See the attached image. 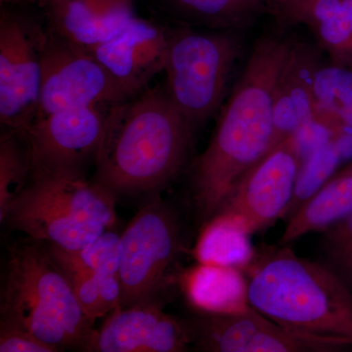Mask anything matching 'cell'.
I'll use <instances>...</instances> for the list:
<instances>
[{
  "instance_id": "6da1fadb",
  "label": "cell",
  "mask_w": 352,
  "mask_h": 352,
  "mask_svg": "<svg viewBox=\"0 0 352 352\" xmlns=\"http://www.w3.org/2000/svg\"><path fill=\"white\" fill-rule=\"evenodd\" d=\"M291 44L277 36H263L256 43L207 149L194 164L191 201L205 224L241 178L276 145L275 87Z\"/></svg>"
},
{
  "instance_id": "7a4b0ae2",
  "label": "cell",
  "mask_w": 352,
  "mask_h": 352,
  "mask_svg": "<svg viewBox=\"0 0 352 352\" xmlns=\"http://www.w3.org/2000/svg\"><path fill=\"white\" fill-rule=\"evenodd\" d=\"M192 135L166 89L141 91L109 110L94 182L116 199L159 194L182 170Z\"/></svg>"
},
{
  "instance_id": "3957f363",
  "label": "cell",
  "mask_w": 352,
  "mask_h": 352,
  "mask_svg": "<svg viewBox=\"0 0 352 352\" xmlns=\"http://www.w3.org/2000/svg\"><path fill=\"white\" fill-rule=\"evenodd\" d=\"M240 270L248 303L264 316L293 332L352 346V293L327 264L279 245L254 252Z\"/></svg>"
},
{
  "instance_id": "277c9868",
  "label": "cell",
  "mask_w": 352,
  "mask_h": 352,
  "mask_svg": "<svg viewBox=\"0 0 352 352\" xmlns=\"http://www.w3.org/2000/svg\"><path fill=\"white\" fill-rule=\"evenodd\" d=\"M0 312L59 351H83L95 330L47 245L31 238L9 247Z\"/></svg>"
},
{
  "instance_id": "5b68a950",
  "label": "cell",
  "mask_w": 352,
  "mask_h": 352,
  "mask_svg": "<svg viewBox=\"0 0 352 352\" xmlns=\"http://www.w3.org/2000/svg\"><path fill=\"white\" fill-rule=\"evenodd\" d=\"M117 199L82 171L31 176L2 223L32 240L75 252L117 223Z\"/></svg>"
},
{
  "instance_id": "8992f818",
  "label": "cell",
  "mask_w": 352,
  "mask_h": 352,
  "mask_svg": "<svg viewBox=\"0 0 352 352\" xmlns=\"http://www.w3.org/2000/svg\"><path fill=\"white\" fill-rule=\"evenodd\" d=\"M184 251L179 217L159 194L152 195L122 234L120 308L164 305Z\"/></svg>"
},
{
  "instance_id": "52a82bcc",
  "label": "cell",
  "mask_w": 352,
  "mask_h": 352,
  "mask_svg": "<svg viewBox=\"0 0 352 352\" xmlns=\"http://www.w3.org/2000/svg\"><path fill=\"white\" fill-rule=\"evenodd\" d=\"M235 34L182 29L168 36L166 91L193 129L223 102L241 52Z\"/></svg>"
},
{
  "instance_id": "ba28073f",
  "label": "cell",
  "mask_w": 352,
  "mask_h": 352,
  "mask_svg": "<svg viewBox=\"0 0 352 352\" xmlns=\"http://www.w3.org/2000/svg\"><path fill=\"white\" fill-rule=\"evenodd\" d=\"M41 56V97L36 119L67 109L113 106L135 96L87 48L52 31L43 34Z\"/></svg>"
},
{
  "instance_id": "9c48e42d",
  "label": "cell",
  "mask_w": 352,
  "mask_h": 352,
  "mask_svg": "<svg viewBox=\"0 0 352 352\" xmlns=\"http://www.w3.org/2000/svg\"><path fill=\"white\" fill-rule=\"evenodd\" d=\"M302 162L298 134L284 139L241 178L212 219L230 224L248 235L284 219Z\"/></svg>"
},
{
  "instance_id": "30bf717a",
  "label": "cell",
  "mask_w": 352,
  "mask_h": 352,
  "mask_svg": "<svg viewBox=\"0 0 352 352\" xmlns=\"http://www.w3.org/2000/svg\"><path fill=\"white\" fill-rule=\"evenodd\" d=\"M197 310L189 319L192 349L207 352H327L351 347L340 340L293 332L250 305L231 311Z\"/></svg>"
},
{
  "instance_id": "8fae6325",
  "label": "cell",
  "mask_w": 352,
  "mask_h": 352,
  "mask_svg": "<svg viewBox=\"0 0 352 352\" xmlns=\"http://www.w3.org/2000/svg\"><path fill=\"white\" fill-rule=\"evenodd\" d=\"M111 107L67 109L34 120L21 134L29 151L32 175L82 171L83 164L96 157Z\"/></svg>"
},
{
  "instance_id": "7c38bea8",
  "label": "cell",
  "mask_w": 352,
  "mask_h": 352,
  "mask_svg": "<svg viewBox=\"0 0 352 352\" xmlns=\"http://www.w3.org/2000/svg\"><path fill=\"white\" fill-rule=\"evenodd\" d=\"M25 21L0 19V122L22 134L36 119L41 87V41Z\"/></svg>"
},
{
  "instance_id": "4fadbf2b",
  "label": "cell",
  "mask_w": 352,
  "mask_h": 352,
  "mask_svg": "<svg viewBox=\"0 0 352 352\" xmlns=\"http://www.w3.org/2000/svg\"><path fill=\"white\" fill-rule=\"evenodd\" d=\"M162 308L163 305L145 303L111 312L83 351H188L193 346L189 320L164 314Z\"/></svg>"
},
{
  "instance_id": "5bb4252c",
  "label": "cell",
  "mask_w": 352,
  "mask_h": 352,
  "mask_svg": "<svg viewBox=\"0 0 352 352\" xmlns=\"http://www.w3.org/2000/svg\"><path fill=\"white\" fill-rule=\"evenodd\" d=\"M168 36L155 23L134 17L115 38L87 50L120 85L136 95L164 72Z\"/></svg>"
},
{
  "instance_id": "9a60e30c",
  "label": "cell",
  "mask_w": 352,
  "mask_h": 352,
  "mask_svg": "<svg viewBox=\"0 0 352 352\" xmlns=\"http://www.w3.org/2000/svg\"><path fill=\"white\" fill-rule=\"evenodd\" d=\"M320 66L314 48L292 41L275 87L276 145L316 122L318 106L315 78Z\"/></svg>"
},
{
  "instance_id": "2e32d148",
  "label": "cell",
  "mask_w": 352,
  "mask_h": 352,
  "mask_svg": "<svg viewBox=\"0 0 352 352\" xmlns=\"http://www.w3.org/2000/svg\"><path fill=\"white\" fill-rule=\"evenodd\" d=\"M133 0H57L50 2L51 31L82 47L105 43L135 16Z\"/></svg>"
},
{
  "instance_id": "e0dca14e",
  "label": "cell",
  "mask_w": 352,
  "mask_h": 352,
  "mask_svg": "<svg viewBox=\"0 0 352 352\" xmlns=\"http://www.w3.org/2000/svg\"><path fill=\"white\" fill-rule=\"evenodd\" d=\"M273 12L307 27L333 64L352 68V0H298Z\"/></svg>"
},
{
  "instance_id": "ac0fdd59",
  "label": "cell",
  "mask_w": 352,
  "mask_h": 352,
  "mask_svg": "<svg viewBox=\"0 0 352 352\" xmlns=\"http://www.w3.org/2000/svg\"><path fill=\"white\" fill-rule=\"evenodd\" d=\"M351 212L352 160L287 220L279 245H288L308 233L322 232Z\"/></svg>"
},
{
  "instance_id": "d6986e66",
  "label": "cell",
  "mask_w": 352,
  "mask_h": 352,
  "mask_svg": "<svg viewBox=\"0 0 352 352\" xmlns=\"http://www.w3.org/2000/svg\"><path fill=\"white\" fill-rule=\"evenodd\" d=\"M192 307L205 311H231L249 305L242 270L234 266L200 263L183 278Z\"/></svg>"
},
{
  "instance_id": "ffe728a7",
  "label": "cell",
  "mask_w": 352,
  "mask_h": 352,
  "mask_svg": "<svg viewBox=\"0 0 352 352\" xmlns=\"http://www.w3.org/2000/svg\"><path fill=\"white\" fill-rule=\"evenodd\" d=\"M178 17L212 31L238 32L267 10L266 0H163Z\"/></svg>"
},
{
  "instance_id": "44dd1931",
  "label": "cell",
  "mask_w": 352,
  "mask_h": 352,
  "mask_svg": "<svg viewBox=\"0 0 352 352\" xmlns=\"http://www.w3.org/2000/svg\"><path fill=\"white\" fill-rule=\"evenodd\" d=\"M318 117L336 134L352 132V68L320 66L315 78Z\"/></svg>"
},
{
  "instance_id": "7402d4cb",
  "label": "cell",
  "mask_w": 352,
  "mask_h": 352,
  "mask_svg": "<svg viewBox=\"0 0 352 352\" xmlns=\"http://www.w3.org/2000/svg\"><path fill=\"white\" fill-rule=\"evenodd\" d=\"M248 234L230 224L212 219L204 224L195 248L200 263L242 268L254 256Z\"/></svg>"
},
{
  "instance_id": "603a6c76",
  "label": "cell",
  "mask_w": 352,
  "mask_h": 352,
  "mask_svg": "<svg viewBox=\"0 0 352 352\" xmlns=\"http://www.w3.org/2000/svg\"><path fill=\"white\" fill-rule=\"evenodd\" d=\"M344 160L342 148L335 136L317 146L302 160L296 179L295 193L288 212L285 215V221L291 219L298 208L321 189L331 176L339 170Z\"/></svg>"
},
{
  "instance_id": "cb8c5ba5",
  "label": "cell",
  "mask_w": 352,
  "mask_h": 352,
  "mask_svg": "<svg viewBox=\"0 0 352 352\" xmlns=\"http://www.w3.org/2000/svg\"><path fill=\"white\" fill-rule=\"evenodd\" d=\"M31 162L24 138L6 131L0 138V221L31 179Z\"/></svg>"
},
{
  "instance_id": "d4e9b609",
  "label": "cell",
  "mask_w": 352,
  "mask_h": 352,
  "mask_svg": "<svg viewBox=\"0 0 352 352\" xmlns=\"http://www.w3.org/2000/svg\"><path fill=\"white\" fill-rule=\"evenodd\" d=\"M78 265L91 271L97 278L119 277L122 256V234L115 227L78 251H65Z\"/></svg>"
},
{
  "instance_id": "484cf974",
  "label": "cell",
  "mask_w": 352,
  "mask_h": 352,
  "mask_svg": "<svg viewBox=\"0 0 352 352\" xmlns=\"http://www.w3.org/2000/svg\"><path fill=\"white\" fill-rule=\"evenodd\" d=\"M46 245L53 258L68 277L76 298L88 318L95 321L97 318L109 314L107 308L102 300L98 281L94 273L72 261L66 252L60 248Z\"/></svg>"
},
{
  "instance_id": "4316f807",
  "label": "cell",
  "mask_w": 352,
  "mask_h": 352,
  "mask_svg": "<svg viewBox=\"0 0 352 352\" xmlns=\"http://www.w3.org/2000/svg\"><path fill=\"white\" fill-rule=\"evenodd\" d=\"M326 264L352 293V212L322 231Z\"/></svg>"
},
{
  "instance_id": "83f0119b",
  "label": "cell",
  "mask_w": 352,
  "mask_h": 352,
  "mask_svg": "<svg viewBox=\"0 0 352 352\" xmlns=\"http://www.w3.org/2000/svg\"><path fill=\"white\" fill-rule=\"evenodd\" d=\"M0 351L57 352V349L38 339L34 333L6 321L0 322Z\"/></svg>"
},
{
  "instance_id": "f1b7e54d",
  "label": "cell",
  "mask_w": 352,
  "mask_h": 352,
  "mask_svg": "<svg viewBox=\"0 0 352 352\" xmlns=\"http://www.w3.org/2000/svg\"><path fill=\"white\" fill-rule=\"evenodd\" d=\"M270 10H276L280 7L287 6V4L293 3L298 0H266Z\"/></svg>"
},
{
  "instance_id": "f546056e",
  "label": "cell",
  "mask_w": 352,
  "mask_h": 352,
  "mask_svg": "<svg viewBox=\"0 0 352 352\" xmlns=\"http://www.w3.org/2000/svg\"><path fill=\"white\" fill-rule=\"evenodd\" d=\"M16 1H18V0H16ZM28 1H41L47 2V3H50V2L57 1V0H28Z\"/></svg>"
},
{
  "instance_id": "4dcf8cb0",
  "label": "cell",
  "mask_w": 352,
  "mask_h": 352,
  "mask_svg": "<svg viewBox=\"0 0 352 352\" xmlns=\"http://www.w3.org/2000/svg\"><path fill=\"white\" fill-rule=\"evenodd\" d=\"M1 1H8V0H1ZM12 1H16V0H12Z\"/></svg>"
}]
</instances>
